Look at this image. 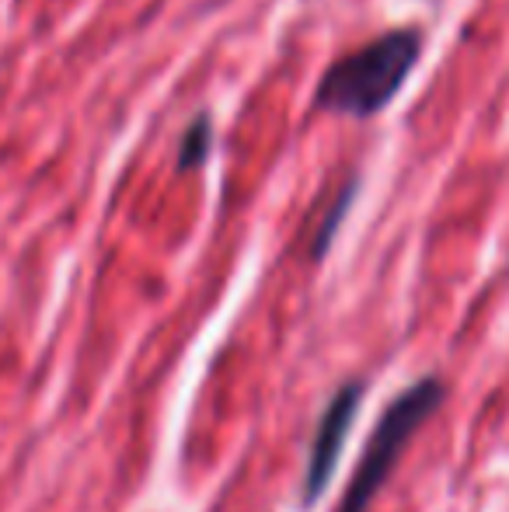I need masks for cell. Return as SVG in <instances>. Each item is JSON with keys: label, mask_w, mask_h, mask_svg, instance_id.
<instances>
[{"label": "cell", "mask_w": 509, "mask_h": 512, "mask_svg": "<svg viewBox=\"0 0 509 512\" xmlns=\"http://www.w3.org/2000/svg\"><path fill=\"white\" fill-rule=\"evenodd\" d=\"M422 56V39L415 28H394L367 46L353 49L325 70L314 95L318 112H339L353 119H370L384 112L405 88L408 74Z\"/></svg>", "instance_id": "obj_1"}, {"label": "cell", "mask_w": 509, "mask_h": 512, "mask_svg": "<svg viewBox=\"0 0 509 512\" xmlns=\"http://www.w3.org/2000/svg\"><path fill=\"white\" fill-rule=\"evenodd\" d=\"M440 401H443V384L436 377H426L408 387V391L384 411L374 436H370V443H367V453H363L360 467H356L353 481H349V492H346V499H342L339 512H367V506L384 488L391 467L398 464L408 439H412L415 429L440 408Z\"/></svg>", "instance_id": "obj_2"}, {"label": "cell", "mask_w": 509, "mask_h": 512, "mask_svg": "<svg viewBox=\"0 0 509 512\" xmlns=\"http://www.w3.org/2000/svg\"><path fill=\"white\" fill-rule=\"evenodd\" d=\"M360 398H363V384L353 380V384L339 387L332 398V405L321 415V425L314 432L311 443V457H307V474H304V502H318L325 495L328 481H332L335 467H339L342 446L349 439V429L356 422V411H360Z\"/></svg>", "instance_id": "obj_3"}, {"label": "cell", "mask_w": 509, "mask_h": 512, "mask_svg": "<svg viewBox=\"0 0 509 512\" xmlns=\"http://www.w3.org/2000/svg\"><path fill=\"white\" fill-rule=\"evenodd\" d=\"M210 143H213V129H210V115H199L192 119V126L185 129L182 136V147H178V171H192L206 161L210 154Z\"/></svg>", "instance_id": "obj_4"}, {"label": "cell", "mask_w": 509, "mask_h": 512, "mask_svg": "<svg viewBox=\"0 0 509 512\" xmlns=\"http://www.w3.org/2000/svg\"><path fill=\"white\" fill-rule=\"evenodd\" d=\"M353 196H356V182H346L342 185V196L335 199L332 209L325 213V223L318 227V237H314V258H325L328 244H332L335 230H339V223H342V216H346L349 203H353Z\"/></svg>", "instance_id": "obj_5"}]
</instances>
